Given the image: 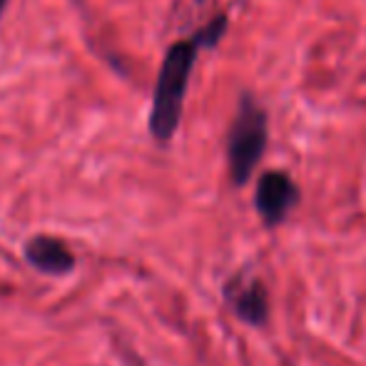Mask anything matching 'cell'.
<instances>
[{"mask_svg": "<svg viewBox=\"0 0 366 366\" xmlns=\"http://www.w3.org/2000/svg\"><path fill=\"white\" fill-rule=\"evenodd\" d=\"M5 3H8V0H0V13L5 10Z\"/></svg>", "mask_w": 366, "mask_h": 366, "instance_id": "cell-6", "label": "cell"}, {"mask_svg": "<svg viewBox=\"0 0 366 366\" xmlns=\"http://www.w3.org/2000/svg\"><path fill=\"white\" fill-rule=\"evenodd\" d=\"M224 297L237 317L244 319L252 327H262L269 317V294H267V287L254 277L237 274L234 280L227 282Z\"/></svg>", "mask_w": 366, "mask_h": 366, "instance_id": "cell-4", "label": "cell"}, {"mask_svg": "<svg viewBox=\"0 0 366 366\" xmlns=\"http://www.w3.org/2000/svg\"><path fill=\"white\" fill-rule=\"evenodd\" d=\"M267 135H269L267 112L257 105L252 95H242L237 115L227 132V167L234 184L249 182L252 172L264 154Z\"/></svg>", "mask_w": 366, "mask_h": 366, "instance_id": "cell-2", "label": "cell"}, {"mask_svg": "<svg viewBox=\"0 0 366 366\" xmlns=\"http://www.w3.org/2000/svg\"><path fill=\"white\" fill-rule=\"evenodd\" d=\"M25 262L43 274H68L75 267V257L63 239L50 234H35L23 249Z\"/></svg>", "mask_w": 366, "mask_h": 366, "instance_id": "cell-5", "label": "cell"}, {"mask_svg": "<svg viewBox=\"0 0 366 366\" xmlns=\"http://www.w3.org/2000/svg\"><path fill=\"white\" fill-rule=\"evenodd\" d=\"M299 197H302L299 187L290 174L282 169H272V172L262 174L257 182L254 204L262 222L267 227H277L290 217V212L299 204Z\"/></svg>", "mask_w": 366, "mask_h": 366, "instance_id": "cell-3", "label": "cell"}, {"mask_svg": "<svg viewBox=\"0 0 366 366\" xmlns=\"http://www.w3.org/2000/svg\"><path fill=\"white\" fill-rule=\"evenodd\" d=\"M227 30V15H217L212 23H207L192 38L177 40L167 48L159 65L157 80H154L152 107H149V135L157 142H169L174 137L182 120L184 97L189 90V77H192L194 63H197L199 50L212 48Z\"/></svg>", "mask_w": 366, "mask_h": 366, "instance_id": "cell-1", "label": "cell"}]
</instances>
